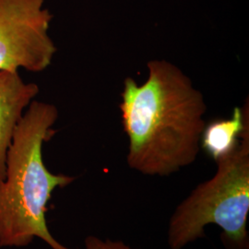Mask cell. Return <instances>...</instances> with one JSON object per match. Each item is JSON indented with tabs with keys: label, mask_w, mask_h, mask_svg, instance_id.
<instances>
[{
	"label": "cell",
	"mask_w": 249,
	"mask_h": 249,
	"mask_svg": "<svg viewBox=\"0 0 249 249\" xmlns=\"http://www.w3.org/2000/svg\"><path fill=\"white\" fill-rule=\"evenodd\" d=\"M148 78H125L122 124L128 139L126 162L150 177H168L192 164L200 151L207 106L202 93L173 63L151 60Z\"/></svg>",
	"instance_id": "6da1fadb"
},
{
	"label": "cell",
	"mask_w": 249,
	"mask_h": 249,
	"mask_svg": "<svg viewBox=\"0 0 249 249\" xmlns=\"http://www.w3.org/2000/svg\"><path fill=\"white\" fill-rule=\"evenodd\" d=\"M57 118L54 106L33 101L14 129L0 183V247L21 248L38 237L52 249H71L53 238L45 218L53 190L75 180L51 173L43 160Z\"/></svg>",
	"instance_id": "7a4b0ae2"
},
{
	"label": "cell",
	"mask_w": 249,
	"mask_h": 249,
	"mask_svg": "<svg viewBox=\"0 0 249 249\" xmlns=\"http://www.w3.org/2000/svg\"><path fill=\"white\" fill-rule=\"evenodd\" d=\"M216 163L213 177L197 185L171 216L169 249H183L204 237L209 224L222 229L225 249H249V130L237 148Z\"/></svg>",
	"instance_id": "3957f363"
},
{
	"label": "cell",
	"mask_w": 249,
	"mask_h": 249,
	"mask_svg": "<svg viewBox=\"0 0 249 249\" xmlns=\"http://www.w3.org/2000/svg\"><path fill=\"white\" fill-rule=\"evenodd\" d=\"M45 0H0V71L42 72L56 46L48 35L53 15Z\"/></svg>",
	"instance_id": "277c9868"
},
{
	"label": "cell",
	"mask_w": 249,
	"mask_h": 249,
	"mask_svg": "<svg viewBox=\"0 0 249 249\" xmlns=\"http://www.w3.org/2000/svg\"><path fill=\"white\" fill-rule=\"evenodd\" d=\"M38 93V85L24 82L18 71H0V183L5 179L6 155L14 129Z\"/></svg>",
	"instance_id": "5b68a950"
},
{
	"label": "cell",
	"mask_w": 249,
	"mask_h": 249,
	"mask_svg": "<svg viewBox=\"0 0 249 249\" xmlns=\"http://www.w3.org/2000/svg\"><path fill=\"white\" fill-rule=\"evenodd\" d=\"M248 110L246 114V110L243 112L242 108L235 107L231 118L217 119L205 124L200 149L202 148L215 162L234 151L243 135L249 130Z\"/></svg>",
	"instance_id": "8992f818"
},
{
	"label": "cell",
	"mask_w": 249,
	"mask_h": 249,
	"mask_svg": "<svg viewBox=\"0 0 249 249\" xmlns=\"http://www.w3.org/2000/svg\"><path fill=\"white\" fill-rule=\"evenodd\" d=\"M85 249H135L123 241L102 239L95 235H89L84 241Z\"/></svg>",
	"instance_id": "52a82bcc"
}]
</instances>
